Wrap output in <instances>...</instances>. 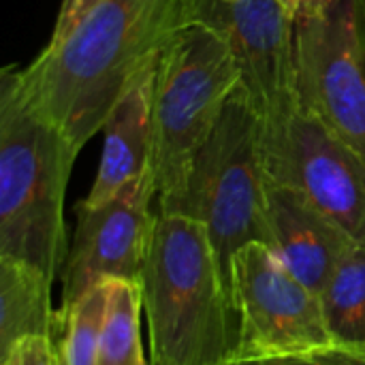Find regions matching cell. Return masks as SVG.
Segmentation results:
<instances>
[{
  "mask_svg": "<svg viewBox=\"0 0 365 365\" xmlns=\"http://www.w3.org/2000/svg\"><path fill=\"white\" fill-rule=\"evenodd\" d=\"M190 26L186 0H101L21 71L26 103L77 150L169 41Z\"/></svg>",
  "mask_w": 365,
  "mask_h": 365,
  "instance_id": "cell-1",
  "label": "cell"
},
{
  "mask_svg": "<svg viewBox=\"0 0 365 365\" xmlns=\"http://www.w3.org/2000/svg\"><path fill=\"white\" fill-rule=\"evenodd\" d=\"M139 284L152 365H229L237 314L199 220L158 212Z\"/></svg>",
  "mask_w": 365,
  "mask_h": 365,
  "instance_id": "cell-2",
  "label": "cell"
},
{
  "mask_svg": "<svg viewBox=\"0 0 365 365\" xmlns=\"http://www.w3.org/2000/svg\"><path fill=\"white\" fill-rule=\"evenodd\" d=\"M79 150L24 98L17 68L0 73V259L53 282L68 255L64 199Z\"/></svg>",
  "mask_w": 365,
  "mask_h": 365,
  "instance_id": "cell-3",
  "label": "cell"
},
{
  "mask_svg": "<svg viewBox=\"0 0 365 365\" xmlns=\"http://www.w3.org/2000/svg\"><path fill=\"white\" fill-rule=\"evenodd\" d=\"M158 212L188 216L205 227L229 295L237 250L252 242L272 246L263 126L240 88L197 152L184 184L158 199Z\"/></svg>",
  "mask_w": 365,
  "mask_h": 365,
  "instance_id": "cell-4",
  "label": "cell"
},
{
  "mask_svg": "<svg viewBox=\"0 0 365 365\" xmlns=\"http://www.w3.org/2000/svg\"><path fill=\"white\" fill-rule=\"evenodd\" d=\"M240 81L227 41L205 26H186L163 49L152 109V175L158 199L184 184L197 152L216 128Z\"/></svg>",
  "mask_w": 365,
  "mask_h": 365,
  "instance_id": "cell-5",
  "label": "cell"
},
{
  "mask_svg": "<svg viewBox=\"0 0 365 365\" xmlns=\"http://www.w3.org/2000/svg\"><path fill=\"white\" fill-rule=\"evenodd\" d=\"M299 109L365 158L364 0H304L295 15Z\"/></svg>",
  "mask_w": 365,
  "mask_h": 365,
  "instance_id": "cell-6",
  "label": "cell"
},
{
  "mask_svg": "<svg viewBox=\"0 0 365 365\" xmlns=\"http://www.w3.org/2000/svg\"><path fill=\"white\" fill-rule=\"evenodd\" d=\"M186 9L190 24L227 41L263 137L280 133L299 109L295 15L278 0H186Z\"/></svg>",
  "mask_w": 365,
  "mask_h": 365,
  "instance_id": "cell-7",
  "label": "cell"
},
{
  "mask_svg": "<svg viewBox=\"0 0 365 365\" xmlns=\"http://www.w3.org/2000/svg\"><path fill=\"white\" fill-rule=\"evenodd\" d=\"M231 295L237 314L233 359L289 355L331 342L319 293L297 280L267 244L237 250Z\"/></svg>",
  "mask_w": 365,
  "mask_h": 365,
  "instance_id": "cell-8",
  "label": "cell"
},
{
  "mask_svg": "<svg viewBox=\"0 0 365 365\" xmlns=\"http://www.w3.org/2000/svg\"><path fill=\"white\" fill-rule=\"evenodd\" d=\"M154 199L158 188L150 171L98 205H75V231L60 274V314L107 280L141 282L158 216Z\"/></svg>",
  "mask_w": 365,
  "mask_h": 365,
  "instance_id": "cell-9",
  "label": "cell"
},
{
  "mask_svg": "<svg viewBox=\"0 0 365 365\" xmlns=\"http://www.w3.org/2000/svg\"><path fill=\"white\" fill-rule=\"evenodd\" d=\"M269 182L302 192L319 212L365 244V158L312 113L297 109L289 124L263 137Z\"/></svg>",
  "mask_w": 365,
  "mask_h": 365,
  "instance_id": "cell-10",
  "label": "cell"
},
{
  "mask_svg": "<svg viewBox=\"0 0 365 365\" xmlns=\"http://www.w3.org/2000/svg\"><path fill=\"white\" fill-rule=\"evenodd\" d=\"M272 248L284 267L314 293H323L340 261L357 244L302 192L267 180Z\"/></svg>",
  "mask_w": 365,
  "mask_h": 365,
  "instance_id": "cell-11",
  "label": "cell"
},
{
  "mask_svg": "<svg viewBox=\"0 0 365 365\" xmlns=\"http://www.w3.org/2000/svg\"><path fill=\"white\" fill-rule=\"evenodd\" d=\"M156 66L158 60L148 64L107 115L103 126V154L94 184L88 197L81 199L83 203L98 205L120 192L128 182L152 171Z\"/></svg>",
  "mask_w": 365,
  "mask_h": 365,
  "instance_id": "cell-12",
  "label": "cell"
},
{
  "mask_svg": "<svg viewBox=\"0 0 365 365\" xmlns=\"http://www.w3.org/2000/svg\"><path fill=\"white\" fill-rule=\"evenodd\" d=\"M51 287L53 280L45 272L0 259V357L24 338H60L62 323L51 306Z\"/></svg>",
  "mask_w": 365,
  "mask_h": 365,
  "instance_id": "cell-13",
  "label": "cell"
},
{
  "mask_svg": "<svg viewBox=\"0 0 365 365\" xmlns=\"http://www.w3.org/2000/svg\"><path fill=\"white\" fill-rule=\"evenodd\" d=\"M319 297L331 342L365 346V244L351 248Z\"/></svg>",
  "mask_w": 365,
  "mask_h": 365,
  "instance_id": "cell-14",
  "label": "cell"
},
{
  "mask_svg": "<svg viewBox=\"0 0 365 365\" xmlns=\"http://www.w3.org/2000/svg\"><path fill=\"white\" fill-rule=\"evenodd\" d=\"M141 284L107 280V310L98 340L96 365H141Z\"/></svg>",
  "mask_w": 365,
  "mask_h": 365,
  "instance_id": "cell-15",
  "label": "cell"
},
{
  "mask_svg": "<svg viewBox=\"0 0 365 365\" xmlns=\"http://www.w3.org/2000/svg\"><path fill=\"white\" fill-rule=\"evenodd\" d=\"M107 310V282L90 289L77 304L60 314L62 331L56 340L62 365H96L98 340Z\"/></svg>",
  "mask_w": 365,
  "mask_h": 365,
  "instance_id": "cell-16",
  "label": "cell"
},
{
  "mask_svg": "<svg viewBox=\"0 0 365 365\" xmlns=\"http://www.w3.org/2000/svg\"><path fill=\"white\" fill-rule=\"evenodd\" d=\"M229 365H365V346L329 342L289 355L233 359L229 361Z\"/></svg>",
  "mask_w": 365,
  "mask_h": 365,
  "instance_id": "cell-17",
  "label": "cell"
},
{
  "mask_svg": "<svg viewBox=\"0 0 365 365\" xmlns=\"http://www.w3.org/2000/svg\"><path fill=\"white\" fill-rule=\"evenodd\" d=\"M0 365H62L56 340L32 336L15 342L2 357Z\"/></svg>",
  "mask_w": 365,
  "mask_h": 365,
  "instance_id": "cell-18",
  "label": "cell"
},
{
  "mask_svg": "<svg viewBox=\"0 0 365 365\" xmlns=\"http://www.w3.org/2000/svg\"><path fill=\"white\" fill-rule=\"evenodd\" d=\"M96 2H101V0H60L58 17H56L53 28H51V34H49L47 45L58 43L60 38H64L73 30V26L77 21H81Z\"/></svg>",
  "mask_w": 365,
  "mask_h": 365,
  "instance_id": "cell-19",
  "label": "cell"
},
{
  "mask_svg": "<svg viewBox=\"0 0 365 365\" xmlns=\"http://www.w3.org/2000/svg\"><path fill=\"white\" fill-rule=\"evenodd\" d=\"M282 6H287L293 15H297V11L302 9V4H304V0H278Z\"/></svg>",
  "mask_w": 365,
  "mask_h": 365,
  "instance_id": "cell-20",
  "label": "cell"
},
{
  "mask_svg": "<svg viewBox=\"0 0 365 365\" xmlns=\"http://www.w3.org/2000/svg\"><path fill=\"white\" fill-rule=\"evenodd\" d=\"M141 365H152V364H150V361H148V359H145V361H143V364H141Z\"/></svg>",
  "mask_w": 365,
  "mask_h": 365,
  "instance_id": "cell-21",
  "label": "cell"
},
{
  "mask_svg": "<svg viewBox=\"0 0 365 365\" xmlns=\"http://www.w3.org/2000/svg\"><path fill=\"white\" fill-rule=\"evenodd\" d=\"M364 4H365V0H364Z\"/></svg>",
  "mask_w": 365,
  "mask_h": 365,
  "instance_id": "cell-22",
  "label": "cell"
}]
</instances>
